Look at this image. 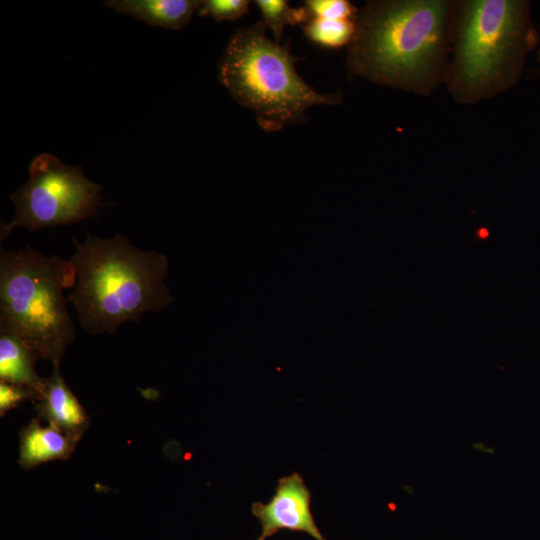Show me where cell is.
<instances>
[{
    "mask_svg": "<svg viewBox=\"0 0 540 540\" xmlns=\"http://www.w3.org/2000/svg\"><path fill=\"white\" fill-rule=\"evenodd\" d=\"M35 400L34 392L24 386L0 380V415L4 416L26 400Z\"/></svg>",
    "mask_w": 540,
    "mask_h": 540,
    "instance_id": "obj_16",
    "label": "cell"
},
{
    "mask_svg": "<svg viewBox=\"0 0 540 540\" xmlns=\"http://www.w3.org/2000/svg\"><path fill=\"white\" fill-rule=\"evenodd\" d=\"M449 4L438 0L373 1L357 12L348 48L352 73L373 82L423 90L437 76Z\"/></svg>",
    "mask_w": 540,
    "mask_h": 540,
    "instance_id": "obj_1",
    "label": "cell"
},
{
    "mask_svg": "<svg viewBox=\"0 0 540 540\" xmlns=\"http://www.w3.org/2000/svg\"><path fill=\"white\" fill-rule=\"evenodd\" d=\"M255 3L263 16V23L267 28L271 29L277 43L282 38L285 26L304 25L312 18L306 6L292 8L288 1L257 0Z\"/></svg>",
    "mask_w": 540,
    "mask_h": 540,
    "instance_id": "obj_12",
    "label": "cell"
},
{
    "mask_svg": "<svg viewBox=\"0 0 540 540\" xmlns=\"http://www.w3.org/2000/svg\"><path fill=\"white\" fill-rule=\"evenodd\" d=\"M101 190L81 167L65 165L49 153L39 154L30 163L28 181L10 196L15 215L1 224V240L16 227L34 232L79 222L97 212Z\"/></svg>",
    "mask_w": 540,
    "mask_h": 540,
    "instance_id": "obj_6",
    "label": "cell"
},
{
    "mask_svg": "<svg viewBox=\"0 0 540 540\" xmlns=\"http://www.w3.org/2000/svg\"><path fill=\"white\" fill-rule=\"evenodd\" d=\"M523 5L475 0L464 5L457 29L452 84L465 99L495 92L522 46Z\"/></svg>",
    "mask_w": 540,
    "mask_h": 540,
    "instance_id": "obj_5",
    "label": "cell"
},
{
    "mask_svg": "<svg viewBox=\"0 0 540 540\" xmlns=\"http://www.w3.org/2000/svg\"><path fill=\"white\" fill-rule=\"evenodd\" d=\"M113 10L150 25L180 30L199 9L198 0H111L104 2Z\"/></svg>",
    "mask_w": 540,
    "mask_h": 540,
    "instance_id": "obj_10",
    "label": "cell"
},
{
    "mask_svg": "<svg viewBox=\"0 0 540 540\" xmlns=\"http://www.w3.org/2000/svg\"><path fill=\"white\" fill-rule=\"evenodd\" d=\"M38 358L18 336L0 330V380L31 389L35 394L33 402L39 398L45 381L34 369Z\"/></svg>",
    "mask_w": 540,
    "mask_h": 540,
    "instance_id": "obj_11",
    "label": "cell"
},
{
    "mask_svg": "<svg viewBox=\"0 0 540 540\" xmlns=\"http://www.w3.org/2000/svg\"><path fill=\"white\" fill-rule=\"evenodd\" d=\"M263 21L231 35L218 65V77L231 97L250 109L268 132L306 121L314 105H335L340 93L321 94L297 73L289 46L266 35Z\"/></svg>",
    "mask_w": 540,
    "mask_h": 540,
    "instance_id": "obj_3",
    "label": "cell"
},
{
    "mask_svg": "<svg viewBox=\"0 0 540 540\" xmlns=\"http://www.w3.org/2000/svg\"><path fill=\"white\" fill-rule=\"evenodd\" d=\"M310 499L311 493L300 474L282 477L268 503L252 504V514L262 525L257 540H265L281 529L303 531L316 540H326L314 521Z\"/></svg>",
    "mask_w": 540,
    "mask_h": 540,
    "instance_id": "obj_7",
    "label": "cell"
},
{
    "mask_svg": "<svg viewBox=\"0 0 540 540\" xmlns=\"http://www.w3.org/2000/svg\"><path fill=\"white\" fill-rule=\"evenodd\" d=\"M42 422L39 417L34 418L19 431V465L26 471L49 461L67 460L80 440Z\"/></svg>",
    "mask_w": 540,
    "mask_h": 540,
    "instance_id": "obj_9",
    "label": "cell"
},
{
    "mask_svg": "<svg viewBox=\"0 0 540 540\" xmlns=\"http://www.w3.org/2000/svg\"><path fill=\"white\" fill-rule=\"evenodd\" d=\"M303 31L312 42L328 48H337L351 42L355 22L312 17L303 25Z\"/></svg>",
    "mask_w": 540,
    "mask_h": 540,
    "instance_id": "obj_13",
    "label": "cell"
},
{
    "mask_svg": "<svg viewBox=\"0 0 540 540\" xmlns=\"http://www.w3.org/2000/svg\"><path fill=\"white\" fill-rule=\"evenodd\" d=\"M73 242L70 261L77 280L67 300L89 333L113 334L122 324L160 312L172 302L164 282V254L142 251L119 234L108 239L87 235L84 243Z\"/></svg>",
    "mask_w": 540,
    "mask_h": 540,
    "instance_id": "obj_2",
    "label": "cell"
},
{
    "mask_svg": "<svg viewBox=\"0 0 540 540\" xmlns=\"http://www.w3.org/2000/svg\"><path fill=\"white\" fill-rule=\"evenodd\" d=\"M33 403L42 421L79 439L89 426L88 415L64 381L59 364H54L51 375L45 378L39 398Z\"/></svg>",
    "mask_w": 540,
    "mask_h": 540,
    "instance_id": "obj_8",
    "label": "cell"
},
{
    "mask_svg": "<svg viewBox=\"0 0 540 540\" xmlns=\"http://www.w3.org/2000/svg\"><path fill=\"white\" fill-rule=\"evenodd\" d=\"M0 252V330L18 336L40 358L59 364L75 339L64 296L77 280L73 263L29 245Z\"/></svg>",
    "mask_w": 540,
    "mask_h": 540,
    "instance_id": "obj_4",
    "label": "cell"
},
{
    "mask_svg": "<svg viewBox=\"0 0 540 540\" xmlns=\"http://www.w3.org/2000/svg\"><path fill=\"white\" fill-rule=\"evenodd\" d=\"M305 6L312 17L328 20H354L355 7L346 0H307Z\"/></svg>",
    "mask_w": 540,
    "mask_h": 540,
    "instance_id": "obj_15",
    "label": "cell"
},
{
    "mask_svg": "<svg viewBox=\"0 0 540 540\" xmlns=\"http://www.w3.org/2000/svg\"><path fill=\"white\" fill-rule=\"evenodd\" d=\"M247 0H204L198 9L200 16H211L216 21H234L248 12Z\"/></svg>",
    "mask_w": 540,
    "mask_h": 540,
    "instance_id": "obj_14",
    "label": "cell"
}]
</instances>
